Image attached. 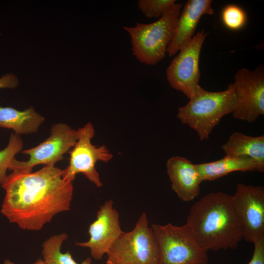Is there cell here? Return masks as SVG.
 Returning <instances> with one entry per match:
<instances>
[{
  "mask_svg": "<svg viewBox=\"0 0 264 264\" xmlns=\"http://www.w3.org/2000/svg\"><path fill=\"white\" fill-rule=\"evenodd\" d=\"M207 33L202 29L183 46L166 69L168 81L173 88L189 99L195 94L200 79L199 60Z\"/></svg>",
  "mask_w": 264,
  "mask_h": 264,
  "instance_id": "cell-9",
  "label": "cell"
},
{
  "mask_svg": "<svg viewBox=\"0 0 264 264\" xmlns=\"http://www.w3.org/2000/svg\"><path fill=\"white\" fill-rule=\"evenodd\" d=\"M62 173L55 164L34 172L13 171L1 184L5 191L2 214L23 229L36 231L57 214L69 210L73 186Z\"/></svg>",
  "mask_w": 264,
  "mask_h": 264,
  "instance_id": "cell-1",
  "label": "cell"
},
{
  "mask_svg": "<svg viewBox=\"0 0 264 264\" xmlns=\"http://www.w3.org/2000/svg\"><path fill=\"white\" fill-rule=\"evenodd\" d=\"M221 19L227 28L231 30H238L245 25L246 15L240 6L229 4L223 8L221 13Z\"/></svg>",
  "mask_w": 264,
  "mask_h": 264,
  "instance_id": "cell-20",
  "label": "cell"
},
{
  "mask_svg": "<svg viewBox=\"0 0 264 264\" xmlns=\"http://www.w3.org/2000/svg\"><path fill=\"white\" fill-rule=\"evenodd\" d=\"M208 264L207 263V264Z\"/></svg>",
  "mask_w": 264,
  "mask_h": 264,
  "instance_id": "cell-25",
  "label": "cell"
},
{
  "mask_svg": "<svg viewBox=\"0 0 264 264\" xmlns=\"http://www.w3.org/2000/svg\"><path fill=\"white\" fill-rule=\"evenodd\" d=\"M211 3V0H189L185 3L178 18L173 39L167 48L170 56L175 55L191 40L203 15L214 14Z\"/></svg>",
  "mask_w": 264,
  "mask_h": 264,
  "instance_id": "cell-14",
  "label": "cell"
},
{
  "mask_svg": "<svg viewBox=\"0 0 264 264\" xmlns=\"http://www.w3.org/2000/svg\"><path fill=\"white\" fill-rule=\"evenodd\" d=\"M2 264H15L13 262H11L8 259H6L4 260ZM33 264H45L44 261L41 259H38L35 263Z\"/></svg>",
  "mask_w": 264,
  "mask_h": 264,
  "instance_id": "cell-24",
  "label": "cell"
},
{
  "mask_svg": "<svg viewBox=\"0 0 264 264\" xmlns=\"http://www.w3.org/2000/svg\"><path fill=\"white\" fill-rule=\"evenodd\" d=\"M182 6L174 3L154 22H137L135 26L123 27L130 35L133 55L139 61L155 65L165 57L174 35Z\"/></svg>",
  "mask_w": 264,
  "mask_h": 264,
  "instance_id": "cell-4",
  "label": "cell"
},
{
  "mask_svg": "<svg viewBox=\"0 0 264 264\" xmlns=\"http://www.w3.org/2000/svg\"><path fill=\"white\" fill-rule=\"evenodd\" d=\"M185 225L207 252L234 249L243 239L242 224L232 195L220 191L208 193L196 202Z\"/></svg>",
  "mask_w": 264,
  "mask_h": 264,
  "instance_id": "cell-2",
  "label": "cell"
},
{
  "mask_svg": "<svg viewBox=\"0 0 264 264\" xmlns=\"http://www.w3.org/2000/svg\"><path fill=\"white\" fill-rule=\"evenodd\" d=\"M225 155L247 156L258 165V172H264V135L252 136L236 132L222 146Z\"/></svg>",
  "mask_w": 264,
  "mask_h": 264,
  "instance_id": "cell-15",
  "label": "cell"
},
{
  "mask_svg": "<svg viewBox=\"0 0 264 264\" xmlns=\"http://www.w3.org/2000/svg\"><path fill=\"white\" fill-rule=\"evenodd\" d=\"M44 120L33 107L21 111L0 106V127L12 129L19 135L37 132Z\"/></svg>",
  "mask_w": 264,
  "mask_h": 264,
  "instance_id": "cell-17",
  "label": "cell"
},
{
  "mask_svg": "<svg viewBox=\"0 0 264 264\" xmlns=\"http://www.w3.org/2000/svg\"><path fill=\"white\" fill-rule=\"evenodd\" d=\"M68 236L66 233L55 235L47 239L43 244L42 255L45 264H92L91 259L87 258L81 264L76 262L69 251L62 253V244Z\"/></svg>",
  "mask_w": 264,
  "mask_h": 264,
  "instance_id": "cell-18",
  "label": "cell"
},
{
  "mask_svg": "<svg viewBox=\"0 0 264 264\" xmlns=\"http://www.w3.org/2000/svg\"><path fill=\"white\" fill-rule=\"evenodd\" d=\"M22 148L23 141L20 136L12 133L7 146L0 151V184L5 180L7 170L9 169L15 155L22 151Z\"/></svg>",
  "mask_w": 264,
  "mask_h": 264,
  "instance_id": "cell-19",
  "label": "cell"
},
{
  "mask_svg": "<svg viewBox=\"0 0 264 264\" xmlns=\"http://www.w3.org/2000/svg\"><path fill=\"white\" fill-rule=\"evenodd\" d=\"M19 85L18 77L13 73H7L0 78V89L15 88Z\"/></svg>",
  "mask_w": 264,
  "mask_h": 264,
  "instance_id": "cell-23",
  "label": "cell"
},
{
  "mask_svg": "<svg viewBox=\"0 0 264 264\" xmlns=\"http://www.w3.org/2000/svg\"><path fill=\"white\" fill-rule=\"evenodd\" d=\"M185 106L178 108L177 118L196 132L201 141L208 139L216 126L226 114L232 113L236 104L234 83L221 91H207L199 85Z\"/></svg>",
  "mask_w": 264,
  "mask_h": 264,
  "instance_id": "cell-3",
  "label": "cell"
},
{
  "mask_svg": "<svg viewBox=\"0 0 264 264\" xmlns=\"http://www.w3.org/2000/svg\"><path fill=\"white\" fill-rule=\"evenodd\" d=\"M119 221V214L113 207L111 199L106 200L98 210L96 220L89 225V240L76 242V245L90 249L95 260L102 259L123 233Z\"/></svg>",
  "mask_w": 264,
  "mask_h": 264,
  "instance_id": "cell-12",
  "label": "cell"
},
{
  "mask_svg": "<svg viewBox=\"0 0 264 264\" xmlns=\"http://www.w3.org/2000/svg\"><path fill=\"white\" fill-rule=\"evenodd\" d=\"M196 167L202 181L215 180L234 172L258 171L256 162L247 156L225 155L216 161L196 164Z\"/></svg>",
  "mask_w": 264,
  "mask_h": 264,
  "instance_id": "cell-16",
  "label": "cell"
},
{
  "mask_svg": "<svg viewBox=\"0 0 264 264\" xmlns=\"http://www.w3.org/2000/svg\"><path fill=\"white\" fill-rule=\"evenodd\" d=\"M166 168L172 189L181 200L190 201L198 196L202 181L195 164L185 157L173 156L168 160Z\"/></svg>",
  "mask_w": 264,
  "mask_h": 264,
  "instance_id": "cell-13",
  "label": "cell"
},
{
  "mask_svg": "<svg viewBox=\"0 0 264 264\" xmlns=\"http://www.w3.org/2000/svg\"><path fill=\"white\" fill-rule=\"evenodd\" d=\"M77 132V140L69 152V164L63 170V178L72 182L77 174L82 173L97 187H100L103 183L95 164L98 161L108 162L113 155L105 145L96 147L91 143L95 130L90 122L79 128Z\"/></svg>",
  "mask_w": 264,
  "mask_h": 264,
  "instance_id": "cell-7",
  "label": "cell"
},
{
  "mask_svg": "<svg viewBox=\"0 0 264 264\" xmlns=\"http://www.w3.org/2000/svg\"><path fill=\"white\" fill-rule=\"evenodd\" d=\"M243 226L244 239L253 243L264 237V187L239 183L232 195Z\"/></svg>",
  "mask_w": 264,
  "mask_h": 264,
  "instance_id": "cell-11",
  "label": "cell"
},
{
  "mask_svg": "<svg viewBox=\"0 0 264 264\" xmlns=\"http://www.w3.org/2000/svg\"><path fill=\"white\" fill-rule=\"evenodd\" d=\"M175 0H139V9L148 18H159L175 3Z\"/></svg>",
  "mask_w": 264,
  "mask_h": 264,
  "instance_id": "cell-21",
  "label": "cell"
},
{
  "mask_svg": "<svg viewBox=\"0 0 264 264\" xmlns=\"http://www.w3.org/2000/svg\"><path fill=\"white\" fill-rule=\"evenodd\" d=\"M106 255L107 264H158L157 245L145 212L131 231L123 232Z\"/></svg>",
  "mask_w": 264,
  "mask_h": 264,
  "instance_id": "cell-5",
  "label": "cell"
},
{
  "mask_svg": "<svg viewBox=\"0 0 264 264\" xmlns=\"http://www.w3.org/2000/svg\"><path fill=\"white\" fill-rule=\"evenodd\" d=\"M253 243L254 244L253 255L247 264H264V237Z\"/></svg>",
  "mask_w": 264,
  "mask_h": 264,
  "instance_id": "cell-22",
  "label": "cell"
},
{
  "mask_svg": "<svg viewBox=\"0 0 264 264\" xmlns=\"http://www.w3.org/2000/svg\"><path fill=\"white\" fill-rule=\"evenodd\" d=\"M50 133L38 146L21 152L29 156L28 160L19 161L14 158L9 170L30 172L36 165L55 164L62 160L64 155L73 148L77 140V130L66 124L60 123L52 125Z\"/></svg>",
  "mask_w": 264,
  "mask_h": 264,
  "instance_id": "cell-8",
  "label": "cell"
},
{
  "mask_svg": "<svg viewBox=\"0 0 264 264\" xmlns=\"http://www.w3.org/2000/svg\"><path fill=\"white\" fill-rule=\"evenodd\" d=\"M151 228L158 247V264L208 263L207 252L199 247L185 224H153Z\"/></svg>",
  "mask_w": 264,
  "mask_h": 264,
  "instance_id": "cell-6",
  "label": "cell"
},
{
  "mask_svg": "<svg viewBox=\"0 0 264 264\" xmlns=\"http://www.w3.org/2000/svg\"><path fill=\"white\" fill-rule=\"evenodd\" d=\"M234 80L236 104L232 115L236 119L253 122L264 115V67L240 69Z\"/></svg>",
  "mask_w": 264,
  "mask_h": 264,
  "instance_id": "cell-10",
  "label": "cell"
}]
</instances>
